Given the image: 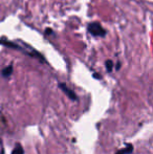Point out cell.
Segmentation results:
<instances>
[{"label":"cell","mask_w":153,"mask_h":154,"mask_svg":"<svg viewBox=\"0 0 153 154\" xmlns=\"http://www.w3.org/2000/svg\"><path fill=\"white\" fill-rule=\"evenodd\" d=\"M12 73H13V65H8L5 68L2 69L1 71V75L3 78H10L12 75Z\"/></svg>","instance_id":"3"},{"label":"cell","mask_w":153,"mask_h":154,"mask_svg":"<svg viewBox=\"0 0 153 154\" xmlns=\"http://www.w3.org/2000/svg\"><path fill=\"white\" fill-rule=\"evenodd\" d=\"M59 88L62 90L64 93H65L66 95H67L68 97H69L72 101H77V95H76V93H75L74 91H72L70 88H68L67 86L65 85V84H63V83H60L59 84Z\"/></svg>","instance_id":"2"},{"label":"cell","mask_w":153,"mask_h":154,"mask_svg":"<svg viewBox=\"0 0 153 154\" xmlns=\"http://www.w3.org/2000/svg\"><path fill=\"white\" fill-rule=\"evenodd\" d=\"M133 150V147L132 145H127L126 148L123 149V150H120L116 152V154H130L131 152H132Z\"/></svg>","instance_id":"4"},{"label":"cell","mask_w":153,"mask_h":154,"mask_svg":"<svg viewBox=\"0 0 153 154\" xmlns=\"http://www.w3.org/2000/svg\"><path fill=\"white\" fill-rule=\"evenodd\" d=\"M105 65H106V69L108 72H111V70H112L113 68V63L111 60H107L106 63H105Z\"/></svg>","instance_id":"6"},{"label":"cell","mask_w":153,"mask_h":154,"mask_svg":"<svg viewBox=\"0 0 153 154\" xmlns=\"http://www.w3.org/2000/svg\"><path fill=\"white\" fill-rule=\"evenodd\" d=\"M88 32L93 37H104L106 35V31L99 22H91L88 24Z\"/></svg>","instance_id":"1"},{"label":"cell","mask_w":153,"mask_h":154,"mask_svg":"<svg viewBox=\"0 0 153 154\" xmlns=\"http://www.w3.org/2000/svg\"><path fill=\"white\" fill-rule=\"evenodd\" d=\"M12 154H24V152H23V148L21 147L20 144H16V146H15Z\"/></svg>","instance_id":"5"}]
</instances>
